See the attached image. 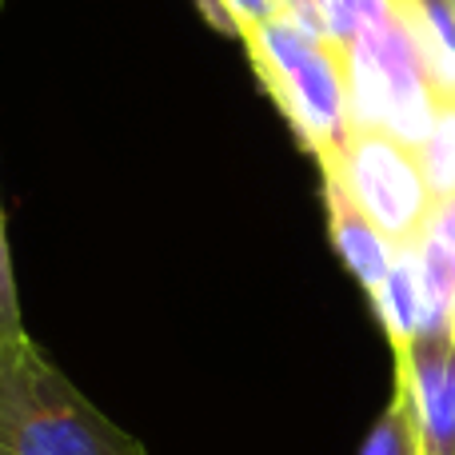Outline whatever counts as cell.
I'll use <instances>...</instances> for the list:
<instances>
[{"label":"cell","mask_w":455,"mask_h":455,"mask_svg":"<svg viewBox=\"0 0 455 455\" xmlns=\"http://www.w3.org/2000/svg\"><path fill=\"white\" fill-rule=\"evenodd\" d=\"M240 44L296 144L315 160V168L328 164L352 132L347 48L312 36L288 16L251 24Z\"/></svg>","instance_id":"cell-1"},{"label":"cell","mask_w":455,"mask_h":455,"mask_svg":"<svg viewBox=\"0 0 455 455\" xmlns=\"http://www.w3.org/2000/svg\"><path fill=\"white\" fill-rule=\"evenodd\" d=\"M0 455H148L36 344L12 339L0 368Z\"/></svg>","instance_id":"cell-2"},{"label":"cell","mask_w":455,"mask_h":455,"mask_svg":"<svg viewBox=\"0 0 455 455\" xmlns=\"http://www.w3.org/2000/svg\"><path fill=\"white\" fill-rule=\"evenodd\" d=\"M347 96L352 128H379L419 152L435 116V92L403 16L363 28L347 44Z\"/></svg>","instance_id":"cell-3"},{"label":"cell","mask_w":455,"mask_h":455,"mask_svg":"<svg viewBox=\"0 0 455 455\" xmlns=\"http://www.w3.org/2000/svg\"><path fill=\"white\" fill-rule=\"evenodd\" d=\"M320 176L336 180L395 248H411L435 212L419 152L379 128H352L344 148L320 164Z\"/></svg>","instance_id":"cell-4"},{"label":"cell","mask_w":455,"mask_h":455,"mask_svg":"<svg viewBox=\"0 0 455 455\" xmlns=\"http://www.w3.org/2000/svg\"><path fill=\"white\" fill-rule=\"evenodd\" d=\"M395 395L408 403L419 455H455V339L427 331L392 347Z\"/></svg>","instance_id":"cell-5"},{"label":"cell","mask_w":455,"mask_h":455,"mask_svg":"<svg viewBox=\"0 0 455 455\" xmlns=\"http://www.w3.org/2000/svg\"><path fill=\"white\" fill-rule=\"evenodd\" d=\"M320 184H323L320 196H323V216H328L331 248H336V256L344 259L347 272L355 275V283L371 296V291L384 283V275L392 272L395 251L400 248H395V243L347 200V192L339 188L336 180L320 176Z\"/></svg>","instance_id":"cell-6"},{"label":"cell","mask_w":455,"mask_h":455,"mask_svg":"<svg viewBox=\"0 0 455 455\" xmlns=\"http://www.w3.org/2000/svg\"><path fill=\"white\" fill-rule=\"evenodd\" d=\"M371 307H376L392 347L408 344V339H416V336H427V331H448L435 323L432 304H427V291H424V283H419V272H416V264H411L408 248L395 251L392 272H387L384 283L371 291Z\"/></svg>","instance_id":"cell-7"},{"label":"cell","mask_w":455,"mask_h":455,"mask_svg":"<svg viewBox=\"0 0 455 455\" xmlns=\"http://www.w3.org/2000/svg\"><path fill=\"white\" fill-rule=\"evenodd\" d=\"M419 168L427 176L435 204L455 200V100L435 104L432 128H427L424 144H419Z\"/></svg>","instance_id":"cell-8"},{"label":"cell","mask_w":455,"mask_h":455,"mask_svg":"<svg viewBox=\"0 0 455 455\" xmlns=\"http://www.w3.org/2000/svg\"><path fill=\"white\" fill-rule=\"evenodd\" d=\"M360 455H419V440H416V427H411L408 403L395 392L387 400V408L379 411V419L371 424Z\"/></svg>","instance_id":"cell-9"},{"label":"cell","mask_w":455,"mask_h":455,"mask_svg":"<svg viewBox=\"0 0 455 455\" xmlns=\"http://www.w3.org/2000/svg\"><path fill=\"white\" fill-rule=\"evenodd\" d=\"M196 4H200V12L208 16L212 28H220L224 36H235V40H240L251 24L280 16V0H196Z\"/></svg>","instance_id":"cell-10"},{"label":"cell","mask_w":455,"mask_h":455,"mask_svg":"<svg viewBox=\"0 0 455 455\" xmlns=\"http://www.w3.org/2000/svg\"><path fill=\"white\" fill-rule=\"evenodd\" d=\"M0 331L8 336H24V315H20V296H16V272H12V248H8V228H4V208H0Z\"/></svg>","instance_id":"cell-11"},{"label":"cell","mask_w":455,"mask_h":455,"mask_svg":"<svg viewBox=\"0 0 455 455\" xmlns=\"http://www.w3.org/2000/svg\"><path fill=\"white\" fill-rule=\"evenodd\" d=\"M28 336V331H24ZM12 339H20V336H8V331H0V368H4V355H8V347H12Z\"/></svg>","instance_id":"cell-12"},{"label":"cell","mask_w":455,"mask_h":455,"mask_svg":"<svg viewBox=\"0 0 455 455\" xmlns=\"http://www.w3.org/2000/svg\"><path fill=\"white\" fill-rule=\"evenodd\" d=\"M451 339H455V315H451Z\"/></svg>","instance_id":"cell-13"},{"label":"cell","mask_w":455,"mask_h":455,"mask_svg":"<svg viewBox=\"0 0 455 455\" xmlns=\"http://www.w3.org/2000/svg\"><path fill=\"white\" fill-rule=\"evenodd\" d=\"M448 8H451V12H455V0H448Z\"/></svg>","instance_id":"cell-14"},{"label":"cell","mask_w":455,"mask_h":455,"mask_svg":"<svg viewBox=\"0 0 455 455\" xmlns=\"http://www.w3.org/2000/svg\"><path fill=\"white\" fill-rule=\"evenodd\" d=\"M0 8H4V0H0Z\"/></svg>","instance_id":"cell-15"}]
</instances>
